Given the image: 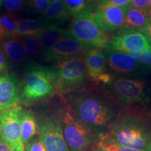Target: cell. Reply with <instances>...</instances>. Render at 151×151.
<instances>
[{
	"label": "cell",
	"instance_id": "1",
	"mask_svg": "<svg viewBox=\"0 0 151 151\" xmlns=\"http://www.w3.org/2000/svg\"><path fill=\"white\" fill-rule=\"evenodd\" d=\"M70 104L76 116L99 136L106 132L122 107L106 87L81 90L70 97Z\"/></svg>",
	"mask_w": 151,
	"mask_h": 151
},
{
	"label": "cell",
	"instance_id": "2",
	"mask_svg": "<svg viewBox=\"0 0 151 151\" xmlns=\"http://www.w3.org/2000/svg\"><path fill=\"white\" fill-rule=\"evenodd\" d=\"M104 134L121 146L151 151V112L143 106H123Z\"/></svg>",
	"mask_w": 151,
	"mask_h": 151
},
{
	"label": "cell",
	"instance_id": "3",
	"mask_svg": "<svg viewBox=\"0 0 151 151\" xmlns=\"http://www.w3.org/2000/svg\"><path fill=\"white\" fill-rule=\"evenodd\" d=\"M53 87L60 92H69L83 88L88 78L85 55L58 62L48 68Z\"/></svg>",
	"mask_w": 151,
	"mask_h": 151
},
{
	"label": "cell",
	"instance_id": "4",
	"mask_svg": "<svg viewBox=\"0 0 151 151\" xmlns=\"http://www.w3.org/2000/svg\"><path fill=\"white\" fill-rule=\"evenodd\" d=\"M67 31L73 39L91 48L107 49L112 38L98 27L94 13L86 9L75 15Z\"/></svg>",
	"mask_w": 151,
	"mask_h": 151
},
{
	"label": "cell",
	"instance_id": "5",
	"mask_svg": "<svg viewBox=\"0 0 151 151\" xmlns=\"http://www.w3.org/2000/svg\"><path fill=\"white\" fill-rule=\"evenodd\" d=\"M62 128L65 141L71 151H86L95 142L96 133L83 123L68 106L62 118Z\"/></svg>",
	"mask_w": 151,
	"mask_h": 151
},
{
	"label": "cell",
	"instance_id": "6",
	"mask_svg": "<svg viewBox=\"0 0 151 151\" xmlns=\"http://www.w3.org/2000/svg\"><path fill=\"white\" fill-rule=\"evenodd\" d=\"M53 85L48 68L34 65L26 67L22 97L26 101H35L53 93Z\"/></svg>",
	"mask_w": 151,
	"mask_h": 151
},
{
	"label": "cell",
	"instance_id": "7",
	"mask_svg": "<svg viewBox=\"0 0 151 151\" xmlns=\"http://www.w3.org/2000/svg\"><path fill=\"white\" fill-rule=\"evenodd\" d=\"M105 86L122 106H143L148 100V81L118 78Z\"/></svg>",
	"mask_w": 151,
	"mask_h": 151
},
{
	"label": "cell",
	"instance_id": "8",
	"mask_svg": "<svg viewBox=\"0 0 151 151\" xmlns=\"http://www.w3.org/2000/svg\"><path fill=\"white\" fill-rule=\"evenodd\" d=\"M21 109L22 107L14 105L0 113V137L14 151H24L20 120Z\"/></svg>",
	"mask_w": 151,
	"mask_h": 151
},
{
	"label": "cell",
	"instance_id": "9",
	"mask_svg": "<svg viewBox=\"0 0 151 151\" xmlns=\"http://www.w3.org/2000/svg\"><path fill=\"white\" fill-rule=\"evenodd\" d=\"M91 47L83 44L70 35L62 38L46 52L42 59L48 62H58L76 57L85 55Z\"/></svg>",
	"mask_w": 151,
	"mask_h": 151
},
{
	"label": "cell",
	"instance_id": "10",
	"mask_svg": "<svg viewBox=\"0 0 151 151\" xmlns=\"http://www.w3.org/2000/svg\"><path fill=\"white\" fill-rule=\"evenodd\" d=\"M107 49L128 54L133 50H151V46L141 32H122L111 38Z\"/></svg>",
	"mask_w": 151,
	"mask_h": 151
},
{
	"label": "cell",
	"instance_id": "11",
	"mask_svg": "<svg viewBox=\"0 0 151 151\" xmlns=\"http://www.w3.org/2000/svg\"><path fill=\"white\" fill-rule=\"evenodd\" d=\"M107 66L112 73L116 74H132L146 71V67L137 62L129 54L107 49L105 52Z\"/></svg>",
	"mask_w": 151,
	"mask_h": 151
},
{
	"label": "cell",
	"instance_id": "12",
	"mask_svg": "<svg viewBox=\"0 0 151 151\" xmlns=\"http://www.w3.org/2000/svg\"><path fill=\"white\" fill-rule=\"evenodd\" d=\"M40 137L46 151H69L59 122L52 119H45L40 125Z\"/></svg>",
	"mask_w": 151,
	"mask_h": 151
},
{
	"label": "cell",
	"instance_id": "13",
	"mask_svg": "<svg viewBox=\"0 0 151 151\" xmlns=\"http://www.w3.org/2000/svg\"><path fill=\"white\" fill-rule=\"evenodd\" d=\"M125 9L109 6L94 13V20L98 27L106 32L121 29L124 22Z\"/></svg>",
	"mask_w": 151,
	"mask_h": 151
},
{
	"label": "cell",
	"instance_id": "14",
	"mask_svg": "<svg viewBox=\"0 0 151 151\" xmlns=\"http://www.w3.org/2000/svg\"><path fill=\"white\" fill-rule=\"evenodd\" d=\"M20 85L14 73L0 74V111L11 108L18 102Z\"/></svg>",
	"mask_w": 151,
	"mask_h": 151
},
{
	"label": "cell",
	"instance_id": "15",
	"mask_svg": "<svg viewBox=\"0 0 151 151\" xmlns=\"http://www.w3.org/2000/svg\"><path fill=\"white\" fill-rule=\"evenodd\" d=\"M0 48L8 62L15 65H25L26 67L32 62L28 61L29 57L26 52L18 35L6 37L0 41Z\"/></svg>",
	"mask_w": 151,
	"mask_h": 151
},
{
	"label": "cell",
	"instance_id": "16",
	"mask_svg": "<svg viewBox=\"0 0 151 151\" xmlns=\"http://www.w3.org/2000/svg\"><path fill=\"white\" fill-rule=\"evenodd\" d=\"M85 62L88 78L96 83L101 75L108 72L106 71L107 62L105 52L100 48L89 49L85 55Z\"/></svg>",
	"mask_w": 151,
	"mask_h": 151
},
{
	"label": "cell",
	"instance_id": "17",
	"mask_svg": "<svg viewBox=\"0 0 151 151\" xmlns=\"http://www.w3.org/2000/svg\"><path fill=\"white\" fill-rule=\"evenodd\" d=\"M151 20L148 12L129 6L125 9L124 22L122 32H142Z\"/></svg>",
	"mask_w": 151,
	"mask_h": 151
},
{
	"label": "cell",
	"instance_id": "18",
	"mask_svg": "<svg viewBox=\"0 0 151 151\" xmlns=\"http://www.w3.org/2000/svg\"><path fill=\"white\" fill-rule=\"evenodd\" d=\"M68 35L69 32L67 30L62 29L59 25L46 23L40 32L36 36L40 45L42 57L55 43Z\"/></svg>",
	"mask_w": 151,
	"mask_h": 151
},
{
	"label": "cell",
	"instance_id": "19",
	"mask_svg": "<svg viewBox=\"0 0 151 151\" xmlns=\"http://www.w3.org/2000/svg\"><path fill=\"white\" fill-rule=\"evenodd\" d=\"M70 14L66 8L63 0H52L43 14L42 20L47 24L60 25L67 21Z\"/></svg>",
	"mask_w": 151,
	"mask_h": 151
},
{
	"label": "cell",
	"instance_id": "20",
	"mask_svg": "<svg viewBox=\"0 0 151 151\" xmlns=\"http://www.w3.org/2000/svg\"><path fill=\"white\" fill-rule=\"evenodd\" d=\"M20 126H21V141L22 145L31 140L37 132V124L35 118L31 113L21 109L20 112Z\"/></svg>",
	"mask_w": 151,
	"mask_h": 151
},
{
	"label": "cell",
	"instance_id": "21",
	"mask_svg": "<svg viewBox=\"0 0 151 151\" xmlns=\"http://www.w3.org/2000/svg\"><path fill=\"white\" fill-rule=\"evenodd\" d=\"M46 24L43 20H20L17 24L16 34L18 36H37Z\"/></svg>",
	"mask_w": 151,
	"mask_h": 151
},
{
	"label": "cell",
	"instance_id": "22",
	"mask_svg": "<svg viewBox=\"0 0 151 151\" xmlns=\"http://www.w3.org/2000/svg\"><path fill=\"white\" fill-rule=\"evenodd\" d=\"M19 37L29 58H31L32 59L39 58V57L42 58L40 45L36 36H19Z\"/></svg>",
	"mask_w": 151,
	"mask_h": 151
},
{
	"label": "cell",
	"instance_id": "23",
	"mask_svg": "<svg viewBox=\"0 0 151 151\" xmlns=\"http://www.w3.org/2000/svg\"><path fill=\"white\" fill-rule=\"evenodd\" d=\"M97 145L106 151H141L121 146L105 134L99 136V139Z\"/></svg>",
	"mask_w": 151,
	"mask_h": 151
},
{
	"label": "cell",
	"instance_id": "24",
	"mask_svg": "<svg viewBox=\"0 0 151 151\" xmlns=\"http://www.w3.org/2000/svg\"><path fill=\"white\" fill-rule=\"evenodd\" d=\"M18 22V20L12 15H0V27L2 29L6 37L16 35Z\"/></svg>",
	"mask_w": 151,
	"mask_h": 151
},
{
	"label": "cell",
	"instance_id": "25",
	"mask_svg": "<svg viewBox=\"0 0 151 151\" xmlns=\"http://www.w3.org/2000/svg\"><path fill=\"white\" fill-rule=\"evenodd\" d=\"M63 1L70 15L75 16L86 8V0H63Z\"/></svg>",
	"mask_w": 151,
	"mask_h": 151
},
{
	"label": "cell",
	"instance_id": "26",
	"mask_svg": "<svg viewBox=\"0 0 151 151\" xmlns=\"http://www.w3.org/2000/svg\"><path fill=\"white\" fill-rule=\"evenodd\" d=\"M128 54L132 55L141 65L151 67V50H133Z\"/></svg>",
	"mask_w": 151,
	"mask_h": 151
},
{
	"label": "cell",
	"instance_id": "27",
	"mask_svg": "<svg viewBox=\"0 0 151 151\" xmlns=\"http://www.w3.org/2000/svg\"><path fill=\"white\" fill-rule=\"evenodd\" d=\"M130 3H131V0H100L99 4L96 8L95 12L101 10L106 7L109 6H115L126 8V7L129 6Z\"/></svg>",
	"mask_w": 151,
	"mask_h": 151
},
{
	"label": "cell",
	"instance_id": "28",
	"mask_svg": "<svg viewBox=\"0 0 151 151\" xmlns=\"http://www.w3.org/2000/svg\"><path fill=\"white\" fill-rule=\"evenodd\" d=\"M24 151H46V149L41 137H37L27 143Z\"/></svg>",
	"mask_w": 151,
	"mask_h": 151
},
{
	"label": "cell",
	"instance_id": "29",
	"mask_svg": "<svg viewBox=\"0 0 151 151\" xmlns=\"http://www.w3.org/2000/svg\"><path fill=\"white\" fill-rule=\"evenodd\" d=\"M51 0H30V5L37 14H44Z\"/></svg>",
	"mask_w": 151,
	"mask_h": 151
},
{
	"label": "cell",
	"instance_id": "30",
	"mask_svg": "<svg viewBox=\"0 0 151 151\" xmlns=\"http://www.w3.org/2000/svg\"><path fill=\"white\" fill-rule=\"evenodd\" d=\"M24 0H4L3 4L5 9L9 12L14 13L21 10Z\"/></svg>",
	"mask_w": 151,
	"mask_h": 151
},
{
	"label": "cell",
	"instance_id": "31",
	"mask_svg": "<svg viewBox=\"0 0 151 151\" xmlns=\"http://www.w3.org/2000/svg\"><path fill=\"white\" fill-rule=\"evenodd\" d=\"M149 1L150 0H131L130 6L136 9L148 12Z\"/></svg>",
	"mask_w": 151,
	"mask_h": 151
},
{
	"label": "cell",
	"instance_id": "32",
	"mask_svg": "<svg viewBox=\"0 0 151 151\" xmlns=\"http://www.w3.org/2000/svg\"><path fill=\"white\" fill-rule=\"evenodd\" d=\"M9 62L4 54V52L0 48V73H2L6 71L8 67Z\"/></svg>",
	"mask_w": 151,
	"mask_h": 151
},
{
	"label": "cell",
	"instance_id": "33",
	"mask_svg": "<svg viewBox=\"0 0 151 151\" xmlns=\"http://www.w3.org/2000/svg\"><path fill=\"white\" fill-rule=\"evenodd\" d=\"M141 32L145 35V37H146L147 40H148V43H150L151 46V20L148 24V25L146 26V28H145Z\"/></svg>",
	"mask_w": 151,
	"mask_h": 151
},
{
	"label": "cell",
	"instance_id": "34",
	"mask_svg": "<svg viewBox=\"0 0 151 151\" xmlns=\"http://www.w3.org/2000/svg\"><path fill=\"white\" fill-rule=\"evenodd\" d=\"M0 151H14L8 143L1 137H0Z\"/></svg>",
	"mask_w": 151,
	"mask_h": 151
},
{
	"label": "cell",
	"instance_id": "35",
	"mask_svg": "<svg viewBox=\"0 0 151 151\" xmlns=\"http://www.w3.org/2000/svg\"><path fill=\"white\" fill-rule=\"evenodd\" d=\"M89 151H106V150H104V149H102L101 148H100V147H99L97 144H96L95 146L92 147Z\"/></svg>",
	"mask_w": 151,
	"mask_h": 151
},
{
	"label": "cell",
	"instance_id": "36",
	"mask_svg": "<svg viewBox=\"0 0 151 151\" xmlns=\"http://www.w3.org/2000/svg\"><path fill=\"white\" fill-rule=\"evenodd\" d=\"M6 37V35L4 32V31L2 30V29H1V27H0V41H1L2 39H4V38Z\"/></svg>",
	"mask_w": 151,
	"mask_h": 151
},
{
	"label": "cell",
	"instance_id": "37",
	"mask_svg": "<svg viewBox=\"0 0 151 151\" xmlns=\"http://www.w3.org/2000/svg\"><path fill=\"white\" fill-rule=\"evenodd\" d=\"M148 13L151 16V0L149 1V9H148Z\"/></svg>",
	"mask_w": 151,
	"mask_h": 151
},
{
	"label": "cell",
	"instance_id": "38",
	"mask_svg": "<svg viewBox=\"0 0 151 151\" xmlns=\"http://www.w3.org/2000/svg\"><path fill=\"white\" fill-rule=\"evenodd\" d=\"M3 1H4V0H0V9H1V6H2V4H3Z\"/></svg>",
	"mask_w": 151,
	"mask_h": 151
}]
</instances>
